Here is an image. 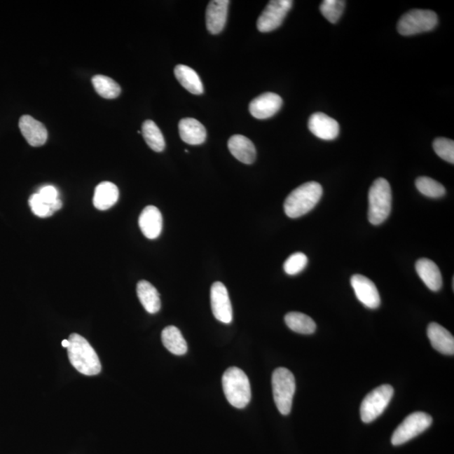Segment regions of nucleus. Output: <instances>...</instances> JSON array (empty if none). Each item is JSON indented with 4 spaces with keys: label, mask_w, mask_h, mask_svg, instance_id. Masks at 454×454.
I'll return each instance as SVG.
<instances>
[{
    "label": "nucleus",
    "mask_w": 454,
    "mask_h": 454,
    "mask_svg": "<svg viewBox=\"0 0 454 454\" xmlns=\"http://www.w3.org/2000/svg\"><path fill=\"white\" fill-rule=\"evenodd\" d=\"M291 0H272L259 16L256 27L260 32H270L279 28L292 8Z\"/></svg>",
    "instance_id": "1a4fd4ad"
},
{
    "label": "nucleus",
    "mask_w": 454,
    "mask_h": 454,
    "mask_svg": "<svg viewBox=\"0 0 454 454\" xmlns=\"http://www.w3.org/2000/svg\"><path fill=\"white\" fill-rule=\"evenodd\" d=\"M351 284L357 300L369 309H377L380 305V296L376 285L367 277L355 275L352 277Z\"/></svg>",
    "instance_id": "9b49d317"
},
{
    "label": "nucleus",
    "mask_w": 454,
    "mask_h": 454,
    "mask_svg": "<svg viewBox=\"0 0 454 454\" xmlns=\"http://www.w3.org/2000/svg\"><path fill=\"white\" fill-rule=\"evenodd\" d=\"M62 345L63 348H69V339L63 340L62 342Z\"/></svg>",
    "instance_id": "72a5a7b5"
},
{
    "label": "nucleus",
    "mask_w": 454,
    "mask_h": 454,
    "mask_svg": "<svg viewBox=\"0 0 454 454\" xmlns=\"http://www.w3.org/2000/svg\"><path fill=\"white\" fill-rule=\"evenodd\" d=\"M162 342L172 355H184L188 351L186 340L181 331L174 326L164 328L162 332Z\"/></svg>",
    "instance_id": "b1692460"
},
{
    "label": "nucleus",
    "mask_w": 454,
    "mask_h": 454,
    "mask_svg": "<svg viewBox=\"0 0 454 454\" xmlns=\"http://www.w3.org/2000/svg\"><path fill=\"white\" fill-rule=\"evenodd\" d=\"M308 263V259L302 252H296L289 256L284 264V272L289 275H296L304 270Z\"/></svg>",
    "instance_id": "7c9ffc66"
},
{
    "label": "nucleus",
    "mask_w": 454,
    "mask_h": 454,
    "mask_svg": "<svg viewBox=\"0 0 454 454\" xmlns=\"http://www.w3.org/2000/svg\"><path fill=\"white\" fill-rule=\"evenodd\" d=\"M282 104L283 100L279 95L275 92H265L252 101L249 111L256 119H268L280 111Z\"/></svg>",
    "instance_id": "f8f14e48"
},
{
    "label": "nucleus",
    "mask_w": 454,
    "mask_h": 454,
    "mask_svg": "<svg viewBox=\"0 0 454 454\" xmlns=\"http://www.w3.org/2000/svg\"><path fill=\"white\" fill-rule=\"evenodd\" d=\"M92 83L95 91L104 99H116L121 95L119 84L107 76L95 75L92 78Z\"/></svg>",
    "instance_id": "bb28decb"
},
{
    "label": "nucleus",
    "mask_w": 454,
    "mask_h": 454,
    "mask_svg": "<svg viewBox=\"0 0 454 454\" xmlns=\"http://www.w3.org/2000/svg\"><path fill=\"white\" fill-rule=\"evenodd\" d=\"M427 336L432 346L443 355H454V338L443 326L436 322L429 324Z\"/></svg>",
    "instance_id": "f3484780"
},
{
    "label": "nucleus",
    "mask_w": 454,
    "mask_h": 454,
    "mask_svg": "<svg viewBox=\"0 0 454 454\" xmlns=\"http://www.w3.org/2000/svg\"><path fill=\"white\" fill-rule=\"evenodd\" d=\"M19 128L25 140L32 146L44 145L48 140V132L46 126L31 116H21Z\"/></svg>",
    "instance_id": "2eb2a0df"
},
{
    "label": "nucleus",
    "mask_w": 454,
    "mask_h": 454,
    "mask_svg": "<svg viewBox=\"0 0 454 454\" xmlns=\"http://www.w3.org/2000/svg\"><path fill=\"white\" fill-rule=\"evenodd\" d=\"M322 185L317 182L301 184L286 198L284 212L289 218H298L310 212L322 196Z\"/></svg>",
    "instance_id": "f03ea898"
},
{
    "label": "nucleus",
    "mask_w": 454,
    "mask_h": 454,
    "mask_svg": "<svg viewBox=\"0 0 454 454\" xmlns=\"http://www.w3.org/2000/svg\"><path fill=\"white\" fill-rule=\"evenodd\" d=\"M142 133L146 144L151 150L161 153L165 149L166 143L163 135L154 121L151 120L144 121L142 124Z\"/></svg>",
    "instance_id": "a878e982"
},
{
    "label": "nucleus",
    "mask_w": 454,
    "mask_h": 454,
    "mask_svg": "<svg viewBox=\"0 0 454 454\" xmlns=\"http://www.w3.org/2000/svg\"><path fill=\"white\" fill-rule=\"evenodd\" d=\"M394 395V388L390 385H383L366 395L360 407L361 419L370 423L377 419L388 406Z\"/></svg>",
    "instance_id": "0eeeda50"
},
{
    "label": "nucleus",
    "mask_w": 454,
    "mask_h": 454,
    "mask_svg": "<svg viewBox=\"0 0 454 454\" xmlns=\"http://www.w3.org/2000/svg\"><path fill=\"white\" fill-rule=\"evenodd\" d=\"M29 205L32 212L38 217H49L53 216L55 212L52 206L44 203V202L42 201L41 198L38 193H33V195L29 197Z\"/></svg>",
    "instance_id": "2f4dec72"
},
{
    "label": "nucleus",
    "mask_w": 454,
    "mask_h": 454,
    "mask_svg": "<svg viewBox=\"0 0 454 454\" xmlns=\"http://www.w3.org/2000/svg\"><path fill=\"white\" fill-rule=\"evenodd\" d=\"M284 322L290 330L300 334H312L317 329L313 319L301 312L288 313L285 315Z\"/></svg>",
    "instance_id": "393cba45"
},
{
    "label": "nucleus",
    "mask_w": 454,
    "mask_h": 454,
    "mask_svg": "<svg viewBox=\"0 0 454 454\" xmlns=\"http://www.w3.org/2000/svg\"><path fill=\"white\" fill-rule=\"evenodd\" d=\"M38 193H39L42 201L52 206L53 209L55 202L59 199L57 189L53 186V185H46V186L42 187Z\"/></svg>",
    "instance_id": "473e14b6"
},
{
    "label": "nucleus",
    "mask_w": 454,
    "mask_h": 454,
    "mask_svg": "<svg viewBox=\"0 0 454 454\" xmlns=\"http://www.w3.org/2000/svg\"><path fill=\"white\" fill-rule=\"evenodd\" d=\"M308 128L315 137L326 141L334 140L340 132L338 122L321 112L310 117Z\"/></svg>",
    "instance_id": "ddd939ff"
},
{
    "label": "nucleus",
    "mask_w": 454,
    "mask_h": 454,
    "mask_svg": "<svg viewBox=\"0 0 454 454\" xmlns=\"http://www.w3.org/2000/svg\"><path fill=\"white\" fill-rule=\"evenodd\" d=\"M174 74L185 90L191 92L193 95L203 94L204 87L200 78L191 67L182 64L177 65L174 69Z\"/></svg>",
    "instance_id": "5701e85b"
},
{
    "label": "nucleus",
    "mask_w": 454,
    "mask_h": 454,
    "mask_svg": "<svg viewBox=\"0 0 454 454\" xmlns=\"http://www.w3.org/2000/svg\"><path fill=\"white\" fill-rule=\"evenodd\" d=\"M433 149L441 159L454 163V142L448 138L439 137L433 142Z\"/></svg>",
    "instance_id": "c756f323"
},
{
    "label": "nucleus",
    "mask_w": 454,
    "mask_h": 454,
    "mask_svg": "<svg viewBox=\"0 0 454 454\" xmlns=\"http://www.w3.org/2000/svg\"><path fill=\"white\" fill-rule=\"evenodd\" d=\"M210 302L214 317L219 322L230 324L233 322V306L226 286L221 282H216L210 289Z\"/></svg>",
    "instance_id": "9d476101"
},
{
    "label": "nucleus",
    "mask_w": 454,
    "mask_h": 454,
    "mask_svg": "<svg viewBox=\"0 0 454 454\" xmlns=\"http://www.w3.org/2000/svg\"><path fill=\"white\" fill-rule=\"evenodd\" d=\"M69 340L67 353L71 364L84 376H92L99 373L101 364L99 356L90 343L77 333L71 334Z\"/></svg>",
    "instance_id": "f257e3e1"
},
{
    "label": "nucleus",
    "mask_w": 454,
    "mask_h": 454,
    "mask_svg": "<svg viewBox=\"0 0 454 454\" xmlns=\"http://www.w3.org/2000/svg\"><path fill=\"white\" fill-rule=\"evenodd\" d=\"M139 226L146 238H158L163 229V216L160 210L153 205L146 206L139 216Z\"/></svg>",
    "instance_id": "dca6fc26"
},
{
    "label": "nucleus",
    "mask_w": 454,
    "mask_h": 454,
    "mask_svg": "<svg viewBox=\"0 0 454 454\" xmlns=\"http://www.w3.org/2000/svg\"><path fill=\"white\" fill-rule=\"evenodd\" d=\"M439 19L435 12L427 10H412L399 19L397 29L402 36L430 32L436 27Z\"/></svg>",
    "instance_id": "423d86ee"
},
{
    "label": "nucleus",
    "mask_w": 454,
    "mask_h": 454,
    "mask_svg": "<svg viewBox=\"0 0 454 454\" xmlns=\"http://www.w3.org/2000/svg\"><path fill=\"white\" fill-rule=\"evenodd\" d=\"M432 418L425 412H414L407 416L402 423L395 429L391 443L394 446L402 445L413 439L431 427Z\"/></svg>",
    "instance_id": "6e6552de"
},
{
    "label": "nucleus",
    "mask_w": 454,
    "mask_h": 454,
    "mask_svg": "<svg viewBox=\"0 0 454 454\" xmlns=\"http://www.w3.org/2000/svg\"><path fill=\"white\" fill-rule=\"evenodd\" d=\"M180 138L188 145H200L206 140L205 126L193 118H184L179 123Z\"/></svg>",
    "instance_id": "a211bd4d"
},
{
    "label": "nucleus",
    "mask_w": 454,
    "mask_h": 454,
    "mask_svg": "<svg viewBox=\"0 0 454 454\" xmlns=\"http://www.w3.org/2000/svg\"><path fill=\"white\" fill-rule=\"evenodd\" d=\"M272 385L273 399L282 415H287L291 411L293 398L296 393V378L285 368H277L273 373Z\"/></svg>",
    "instance_id": "39448f33"
},
{
    "label": "nucleus",
    "mask_w": 454,
    "mask_h": 454,
    "mask_svg": "<svg viewBox=\"0 0 454 454\" xmlns=\"http://www.w3.org/2000/svg\"><path fill=\"white\" fill-rule=\"evenodd\" d=\"M228 149L231 153L238 161L245 164H252L255 162L256 149L250 139L242 136V135H235L229 139Z\"/></svg>",
    "instance_id": "aec40b11"
},
{
    "label": "nucleus",
    "mask_w": 454,
    "mask_h": 454,
    "mask_svg": "<svg viewBox=\"0 0 454 454\" xmlns=\"http://www.w3.org/2000/svg\"><path fill=\"white\" fill-rule=\"evenodd\" d=\"M137 296L144 309L150 314L158 313L161 309L159 293L149 281L139 282L137 287Z\"/></svg>",
    "instance_id": "4be33fe9"
},
{
    "label": "nucleus",
    "mask_w": 454,
    "mask_h": 454,
    "mask_svg": "<svg viewBox=\"0 0 454 454\" xmlns=\"http://www.w3.org/2000/svg\"><path fill=\"white\" fill-rule=\"evenodd\" d=\"M119 195V189L115 184L102 182L97 185L92 202L96 209L106 210L116 204Z\"/></svg>",
    "instance_id": "412c9836"
},
{
    "label": "nucleus",
    "mask_w": 454,
    "mask_h": 454,
    "mask_svg": "<svg viewBox=\"0 0 454 454\" xmlns=\"http://www.w3.org/2000/svg\"><path fill=\"white\" fill-rule=\"evenodd\" d=\"M345 4L346 2L343 0H325L319 6V11L329 22L335 24L343 15Z\"/></svg>",
    "instance_id": "c85d7f7f"
},
{
    "label": "nucleus",
    "mask_w": 454,
    "mask_h": 454,
    "mask_svg": "<svg viewBox=\"0 0 454 454\" xmlns=\"http://www.w3.org/2000/svg\"><path fill=\"white\" fill-rule=\"evenodd\" d=\"M392 203L390 185L385 179H377L369 192V221L380 225L389 217Z\"/></svg>",
    "instance_id": "20e7f679"
},
{
    "label": "nucleus",
    "mask_w": 454,
    "mask_h": 454,
    "mask_svg": "<svg viewBox=\"0 0 454 454\" xmlns=\"http://www.w3.org/2000/svg\"><path fill=\"white\" fill-rule=\"evenodd\" d=\"M223 391L231 406L243 409L252 397L251 386L246 373L237 367L226 370L222 377Z\"/></svg>",
    "instance_id": "7ed1b4c3"
},
{
    "label": "nucleus",
    "mask_w": 454,
    "mask_h": 454,
    "mask_svg": "<svg viewBox=\"0 0 454 454\" xmlns=\"http://www.w3.org/2000/svg\"><path fill=\"white\" fill-rule=\"evenodd\" d=\"M415 270L419 277L432 291H439L443 286V277L440 269L433 261L420 259L415 263Z\"/></svg>",
    "instance_id": "6ab92c4d"
},
{
    "label": "nucleus",
    "mask_w": 454,
    "mask_h": 454,
    "mask_svg": "<svg viewBox=\"0 0 454 454\" xmlns=\"http://www.w3.org/2000/svg\"><path fill=\"white\" fill-rule=\"evenodd\" d=\"M415 186L422 195L430 198L443 197L446 193L443 184L428 177H420L415 180Z\"/></svg>",
    "instance_id": "cd10ccee"
},
{
    "label": "nucleus",
    "mask_w": 454,
    "mask_h": 454,
    "mask_svg": "<svg viewBox=\"0 0 454 454\" xmlns=\"http://www.w3.org/2000/svg\"><path fill=\"white\" fill-rule=\"evenodd\" d=\"M229 0H212L206 8V27L216 35L224 29L228 15Z\"/></svg>",
    "instance_id": "4468645a"
}]
</instances>
